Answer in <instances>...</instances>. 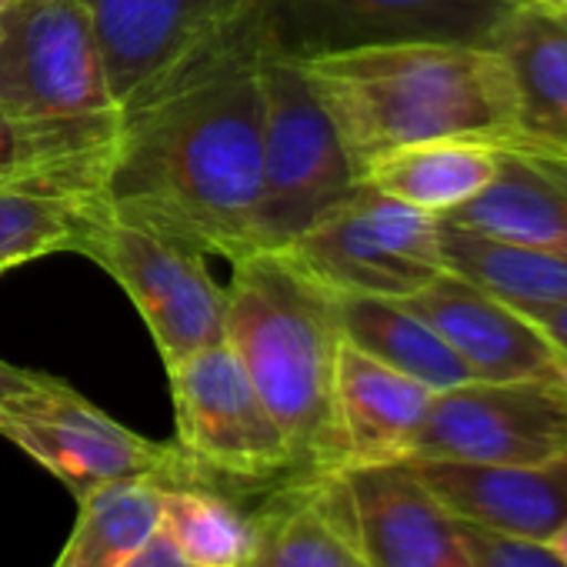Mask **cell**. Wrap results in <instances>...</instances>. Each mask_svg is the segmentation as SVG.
<instances>
[{
    "mask_svg": "<svg viewBox=\"0 0 567 567\" xmlns=\"http://www.w3.org/2000/svg\"><path fill=\"white\" fill-rule=\"evenodd\" d=\"M517 97V137L507 151L567 157V14L524 4L497 31Z\"/></svg>",
    "mask_w": 567,
    "mask_h": 567,
    "instance_id": "ac0fdd59",
    "label": "cell"
},
{
    "mask_svg": "<svg viewBox=\"0 0 567 567\" xmlns=\"http://www.w3.org/2000/svg\"><path fill=\"white\" fill-rule=\"evenodd\" d=\"M444 220L567 257V171L504 147L497 177Z\"/></svg>",
    "mask_w": 567,
    "mask_h": 567,
    "instance_id": "d6986e66",
    "label": "cell"
},
{
    "mask_svg": "<svg viewBox=\"0 0 567 567\" xmlns=\"http://www.w3.org/2000/svg\"><path fill=\"white\" fill-rule=\"evenodd\" d=\"M530 321L544 331V338L560 351V358H567V301L544 308L537 315H530Z\"/></svg>",
    "mask_w": 567,
    "mask_h": 567,
    "instance_id": "f546056e",
    "label": "cell"
},
{
    "mask_svg": "<svg viewBox=\"0 0 567 567\" xmlns=\"http://www.w3.org/2000/svg\"><path fill=\"white\" fill-rule=\"evenodd\" d=\"M534 157H544V154H534ZM544 161H550V164H557L560 171H567V157H544Z\"/></svg>",
    "mask_w": 567,
    "mask_h": 567,
    "instance_id": "836d02e7",
    "label": "cell"
},
{
    "mask_svg": "<svg viewBox=\"0 0 567 567\" xmlns=\"http://www.w3.org/2000/svg\"><path fill=\"white\" fill-rule=\"evenodd\" d=\"M280 254L338 298L404 301L444 270L441 217L364 181Z\"/></svg>",
    "mask_w": 567,
    "mask_h": 567,
    "instance_id": "5b68a950",
    "label": "cell"
},
{
    "mask_svg": "<svg viewBox=\"0 0 567 567\" xmlns=\"http://www.w3.org/2000/svg\"><path fill=\"white\" fill-rule=\"evenodd\" d=\"M11 4H18V0H0V11H4V8H11Z\"/></svg>",
    "mask_w": 567,
    "mask_h": 567,
    "instance_id": "e575fe53",
    "label": "cell"
},
{
    "mask_svg": "<svg viewBox=\"0 0 567 567\" xmlns=\"http://www.w3.org/2000/svg\"><path fill=\"white\" fill-rule=\"evenodd\" d=\"M351 527L371 567H474L457 520L408 461L341 471Z\"/></svg>",
    "mask_w": 567,
    "mask_h": 567,
    "instance_id": "7c38bea8",
    "label": "cell"
},
{
    "mask_svg": "<svg viewBox=\"0 0 567 567\" xmlns=\"http://www.w3.org/2000/svg\"><path fill=\"white\" fill-rule=\"evenodd\" d=\"M524 0H267L270 41L291 58L378 44L494 48Z\"/></svg>",
    "mask_w": 567,
    "mask_h": 567,
    "instance_id": "8fae6325",
    "label": "cell"
},
{
    "mask_svg": "<svg viewBox=\"0 0 567 567\" xmlns=\"http://www.w3.org/2000/svg\"><path fill=\"white\" fill-rule=\"evenodd\" d=\"M321 97L358 177L388 151L421 141L511 147L517 97L507 61L477 44H378L295 58Z\"/></svg>",
    "mask_w": 567,
    "mask_h": 567,
    "instance_id": "7a4b0ae2",
    "label": "cell"
},
{
    "mask_svg": "<svg viewBox=\"0 0 567 567\" xmlns=\"http://www.w3.org/2000/svg\"><path fill=\"white\" fill-rule=\"evenodd\" d=\"M104 210L101 187L84 181L28 177L0 184V277L51 254H78Z\"/></svg>",
    "mask_w": 567,
    "mask_h": 567,
    "instance_id": "ffe728a7",
    "label": "cell"
},
{
    "mask_svg": "<svg viewBox=\"0 0 567 567\" xmlns=\"http://www.w3.org/2000/svg\"><path fill=\"white\" fill-rule=\"evenodd\" d=\"M504 147L464 137L404 144L381 154L361 181L437 217L477 197L501 171Z\"/></svg>",
    "mask_w": 567,
    "mask_h": 567,
    "instance_id": "44dd1931",
    "label": "cell"
},
{
    "mask_svg": "<svg viewBox=\"0 0 567 567\" xmlns=\"http://www.w3.org/2000/svg\"><path fill=\"white\" fill-rule=\"evenodd\" d=\"M54 378L51 374H41V371H28V368H18L11 361L0 358V411L44 391Z\"/></svg>",
    "mask_w": 567,
    "mask_h": 567,
    "instance_id": "83f0119b",
    "label": "cell"
},
{
    "mask_svg": "<svg viewBox=\"0 0 567 567\" xmlns=\"http://www.w3.org/2000/svg\"><path fill=\"white\" fill-rule=\"evenodd\" d=\"M567 451V388L557 378L467 381L431 398L408 461L540 464Z\"/></svg>",
    "mask_w": 567,
    "mask_h": 567,
    "instance_id": "30bf717a",
    "label": "cell"
},
{
    "mask_svg": "<svg viewBox=\"0 0 567 567\" xmlns=\"http://www.w3.org/2000/svg\"><path fill=\"white\" fill-rule=\"evenodd\" d=\"M461 540L474 560V567H567L544 540H527V537H507L494 534L474 524H461Z\"/></svg>",
    "mask_w": 567,
    "mask_h": 567,
    "instance_id": "4316f807",
    "label": "cell"
},
{
    "mask_svg": "<svg viewBox=\"0 0 567 567\" xmlns=\"http://www.w3.org/2000/svg\"><path fill=\"white\" fill-rule=\"evenodd\" d=\"M250 514L254 544L240 567H371L351 527L341 471L277 481Z\"/></svg>",
    "mask_w": 567,
    "mask_h": 567,
    "instance_id": "9a60e30c",
    "label": "cell"
},
{
    "mask_svg": "<svg viewBox=\"0 0 567 567\" xmlns=\"http://www.w3.org/2000/svg\"><path fill=\"white\" fill-rule=\"evenodd\" d=\"M117 567H194L177 547H174V540L157 527L124 564H117Z\"/></svg>",
    "mask_w": 567,
    "mask_h": 567,
    "instance_id": "f1b7e54d",
    "label": "cell"
},
{
    "mask_svg": "<svg viewBox=\"0 0 567 567\" xmlns=\"http://www.w3.org/2000/svg\"><path fill=\"white\" fill-rule=\"evenodd\" d=\"M0 111L41 124H121L81 0H18L0 11Z\"/></svg>",
    "mask_w": 567,
    "mask_h": 567,
    "instance_id": "52a82bcc",
    "label": "cell"
},
{
    "mask_svg": "<svg viewBox=\"0 0 567 567\" xmlns=\"http://www.w3.org/2000/svg\"><path fill=\"white\" fill-rule=\"evenodd\" d=\"M227 344L291 444L301 477L344 471L334 381L338 295L288 254L254 250L230 264Z\"/></svg>",
    "mask_w": 567,
    "mask_h": 567,
    "instance_id": "3957f363",
    "label": "cell"
},
{
    "mask_svg": "<svg viewBox=\"0 0 567 567\" xmlns=\"http://www.w3.org/2000/svg\"><path fill=\"white\" fill-rule=\"evenodd\" d=\"M557 381L567 388V358H560V368H557Z\"/></svg>",
    "mask_w": 567,
    "mask_h": 567,
    "instance_id": "d6a6232c",
    "label": "cell"
},
{
    "mask_svg": "<svg viewBox=\"0 0 567 567\" xmlns=\"http://www.w3.org/2000/svg\"><path fill=\"white\" fill-rule=\"evenodd\" d=\"M530 4H540L554 14H567V0H530Z\"/></svg>",
    "mask_w": 567,
    "mask_h": 567,
    "instance_id": "1f68e13d",
    "label": "cell"
},
{
    "mask_svg": "<svg viewBox=\"0 0 567 567\" xmlns=\"http://www.w3.org/2000/svg\"><path fill=\"white\" fill-rule=\"evenodd\" d=\"M161 530L194 567H240L254 544V514L214 484H164Z\"/></svg>",
    "mask_w": 567,
    "mask_h": 567,
    "instance_id": "d4e9b609",
    "label": "cell"
},
{
    "mask_svg": "<svg viewBox=\"0 0 567 567\" xmlns=\"http://www.w3.org/2000/svg\"><path fill=\"white\" fill-rule=\"evenodd\" d=\"M401 305L421 315L451 344L474 381L557 378L560 351L544 331L527 315L451 270H441L427 288Z\"/></svg>",
    "mask_w": 567,
    "mask_h": 567,
    "instance_id": "4fadbf2b",
    "label": "cell"
},
{
    "mask_svg": "<svg viewBox=\"0 0 567 567\" xmlns=\"http://www.w3.org/2000/svg\"><path fill=\"white\" fill-rule=\"evenodd\" d=\"M341 334L368 358L421 381L424 388L451 391L474 381L451 344L411 308L388 298H338Z\"/></svg>",
    "mask_w": 567,
    "mask_h": 567,
    "instance_id": "603a6c76",
    "label": "cell"
},
{
    "mask_svg": "<svg viewBox=\"0 0 567 567\" xmlns=\"http://www.w3.org/2000/svg\"><path fill=\"white\" fill-rule=\"evenodd\" d=\"M264 87V174L254 214L250 254L280 250L328 210L344 204L361 177L315 94L301 64L270 34L260 58Z\"/></svg>",
    "mask_w": 567,
    "mask_h": 567,
    "instance_id": "277c9868",
    "label": "cell"
},
{
    "mask_svg": "<svg viewBox=\"0 0 567 567\" xmlns=\"http://www.w3.org/2000/svg\"><path fill=\"white\" fill-rule=\"evenodd\" d=\"M117 104L171 68L230 0H81Z\"/></svg>",
    "mask_w": 567,
    "mask_h": 567,
    "instance_id": "e0dca14e",
    "label": "cell"
},
{
    "mask_svg": "<svg viewBox=\"0 0 567 567\" xmlns=\"http://www.w3.org/2000/svg\"><path fill=\"white\" fill-rule=\"evenodd\" d=\"M431 398L434 391L421 381L341 341L334 404L344 441V471L408 461Z\"/></svg>",
    "mask_w": 567,
    "mask_h": 567,
    "instance_id": "2e32d148",
    "label": "cell"
},
{
    "mask_svg": "<svg viewBox=\"0 0 567 567\" xmlns=\"http://www.w3.org/2000/svg\"><path fill=\"white\" fill-rule=\"evenodd\" d=\"M0 437H8L44 471H51L74 494V501H84L104 484L131 477H154L167 484L204 481L177 441L161 444L141 437L94 408L61 378L0 411Z\"/></svg>",
    "mask_w": 567,
    "mask_h": 567,
    "instance_id": "9c48e42d",
    "label": "cell"
},
{
    "mask_svg": "<svg viewBox=\"0 0 567 567\" xmlns=\"http://www.w3.org/2000/svg\"><path fill=\"white\" fill-rule=\"evenodd\" d=\"M408 464L461 524L507 537L547 540L567 520V451L540 464Z\"/></svg>",
    "mask_w": 567,
    "mask_h": 567,
    "instance_id": "5bb4252c",
    "label": "cell"
},
{
    "mask_svg": "<svg viewBox=\"0 0 567 567\" xmlns=\"http://www.w3.org/2000/svg\"><path fill=\"white\" fill-rule=\"evenodd\" d=\"M78 254L121 284L164 368L227 341V291L210 277L200 250L124 220L107 207Z\"/></svg>",
    "mask_w": 567,
    "mask_h": 567,
    "instance_id": "ba28073f",
    "label": "cell"
},
{
    "mask_svg": "<svg viewBox=\"0 0 567 567\" xmlns=\"http://www.w3.org/2000/svg\"><path fill=\"white\" fill-rule=\"evenodd\" d=\"M164 484L154 477L114 481L78 501V524L54 567H117L157 527Z\"/></svg>",
    "mask_w": 567,
    "mask_h": 567,
    "instance_id": "cb8c5ba5",
    "label": "cell"
},
{
    "mask_svg": "<svg viewBox=\"0 0 567 567\" xmlns=\"http://www.w3.org/2000/svg\"><path fill=\"white\" fill-rule=\"evenodd\" d=\"M117 127L41 124L0 111V184L28 177H71L101 187Z\"/></svg>",
    "mask_w": 567,
    "mask_h": 567,
    "instance_id": "484cf974",
    "label": "cell"
},
{
    "mask_svg": "<svg viewBox=\"0 0 567 567\" xmlns=\"http://www.w3.org/2000/svg\"><path fill=\"white\" fill-rule=\"evenodd\" d=\"M164 371L171 378L177 447L207 484L240 494L301 477L288 437L227 341Z\"/></svg>",
    "mask_w": 567,
    "mask_h": 567,
    "instance_id": "8992f818",
    "label": "cell"
},
{
    "mask_svg": "<svg viewBox=\"0 0 567 567\" xmlns=\"http://www.w3.org/2000/svg\"><path fill=\"white\" fill-rule=\"evenodd\" d=\"M544 544H547V547H550V550H554L560 560H567V520H564V524H560V527H557V530H554V534H550Z\"/></svg>",
    "mask_w": 567,
    "mask_h": 567,
    "instance_id": "4dcf8cb0",
    "label": "cell"
},
{
    "mask_svg": "<svg viewBox=\"0 0 567 567\" xmlns=\"http://www.w3.org/2000/svg\"><path fill=\"white\" fill-rule=\"evenodd\" d=\"M444 270L471 280L474 288L511 305L520 315H537L567 301V257L530 244H514L457 227L441 217Z\"/></svg>",
    "mask_w": 567,
    "mask_h": 567,
    "instance_id": "7402d4cb",
    "label": "cell"
},
{
    "mask_svg": "<svg viewBox=\"0 0 567 567\" xmlns=\"http://www.w3.org/2000/svg\"><path fill=\"white\" fill-rule=\"evenodd\" d=\"M267 0H230L190 48L121 104L104 204L204 257L250 254L264 174Z\"/></svg>",
    "mask_w": 567,
    "mask_h": 567,
    "instance_id": "6da1fadb",
    "label": "cell"
}]
</instances>
